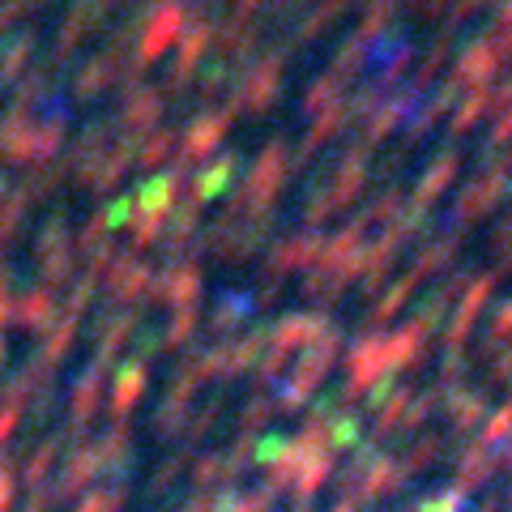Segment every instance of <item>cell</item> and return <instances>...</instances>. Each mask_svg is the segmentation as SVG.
I'll use <instances>...</instances> for the list:
<instances>
[{
	"label": "cell",
	"mask_w": 512,
	"mask_h": 512,
	"mask_svg": "<svg viewBox=\"0 0 512 512\" xmlns=\"http://www.w3.org/2000/svg\"><path fill=\"white\" fill-rule=\"evenodd\" d=\"M231 167H235L231 158H222L218 167H210V175H201V184H197V197H214V192L231 180Z\"/></svg>",
	"instance_id": "cell-1"
},
{
	"label": "cell",
	"mask_w": 512,
	"mask_h": 512,
	"mask_svg": "<svg viewBox=\"0 0 512 512\" xmlns=\"http://www.w3.org/2000/svg\"><path fill=\"white\" fill-rule=\"evenodd\" d=\"M175 22H180V13H158V22H154V35H150V43H146V52L154 56L158 52V47H163L167 39H175Z\"/></svg>",
	"instance_id": "cell-2"
},
{
	"label": "cell",
	"mask_w": 512,
	"mask_h": 512,
	"mask_svg": "<svg viewBox=\"0 0 512 512\" xmlns=\"http://www.w3.org/2000/svg\"><path fill=\"white\" fill-rule=\"evenodd\" d=\"M218 133H222V120H201L197 128H192V141H188V150H192V154L210 150L214 141H218Z\"/></svg>",
	"instance_id": "cell-3"
},
{
	"label": "cell",
	"mask_w": 512,
	"mask_h": 512,
	"mask_svg": "<svg viewBox=\"0 0 512 512\" xmlns=\"http://www.w3.org/2000/svg\"><path fill=\"white\" fill-rule=\"evenodd\" d=\"M487 73H491V52H487L483 43H478L474 52L461 60V77H487Z\"/></svg>",
	"instance_id": "cell-4"
}]
</instances>
